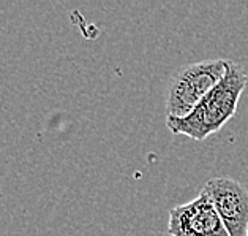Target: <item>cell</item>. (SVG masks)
Masks as SVG:
<instances>
[{"label": "cell", "mask_w": 248, "mask_h": 236, "mask_svg": "<svg viewBox=\"0 0 248 236\" xmlns=\"http://www.w3.org/2000/svg\"><path fill=\"white\" fill-rule=\"evenodd\" d=\"M248 84V75L244 67L228 60L223 80L199 101V105L185 118L166 116V125L172 135H185L195 141H204L212 133H217L231 119Z\"/></svg>", "instance_id": "obj_1"}, {"label": "cell", "mask_w": 248, "mask_h": 236, "mask_svg": "<svg viewBox=\"0 0 248 236\" xmlns=\"http://www.w3.org/2000/svg\"><path fill=\"white\" fill-rule=\"evenodd\" d=\"M226 59H207L182 67L172 76L166 92L169 118H185L195 110L226 73Z\"/></svg>", "instance_id": "obj_2"}, {"label": "cell", "mask_w": 248, "mask_h": 236, "mask_svg": "<svg viewBox=\"0 0 248 236\" xmlns=\"http://www.w3.org/2000/svg\"><path fill=\"white\" fill-rule=\"evenodd\" d=\"M169 236H229L220 214L204 190L191 202L169 209Z\"/></svg>", "instance_id": "obj_3"}, {"label": "cell", "mask_w": 248, "mask_h": 236, "mask_svg": "<svg viewBox=\"0 0 248 236\" xmlns=\"http://www.w3.org/2000/svg\"><path fill=\"white\" fill-rule=\"evenodd\" d=\"M202 190L212 200L229 236H247L248 189L232 178H214Z\"/></svg>", "instance_id": "obj_4"}, {"label": "cell", "mask_w": 248, "mask_h": 236, "mask_svg": "<svg viewBox=\"0 0 248 236\" xmlns=\"http://www.w3.org/2000/svg\"><path fill=\"white\" fill-rule=\"evenodd\" d=\"M247 236H248V228H247Z\"/></svg>", "instance_id": "obj_5"}]
</instances>
